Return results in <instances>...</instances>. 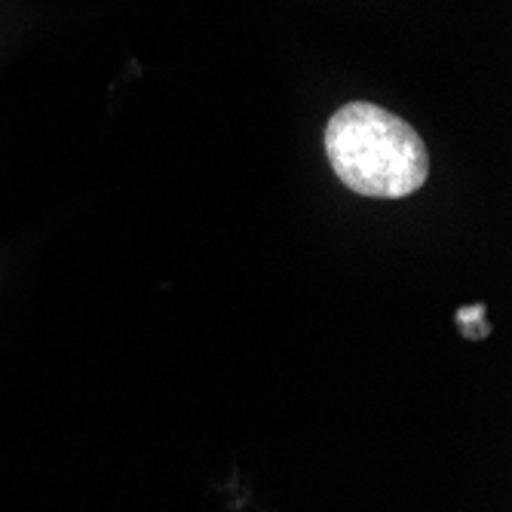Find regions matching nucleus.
I'll return each instance as SVG.
<instances>
[{
	"instance_id": "1",
	"label": "nucleus",
	"mask_w": 512,
	"mask_h": 512,
	"mask_svg": "<svg viewBox=\"0 0 512 512\" xmlns=\"http://www.w3.org/2000/svg\"><path fill=\"white\" fill-rule=\"evenodd\" d=\"M325 154L341 184L375 200L408 197L421 191L430 175L424 138L402 117L371 102H350L332 114Z\"/></svg>"
}]
</instances>
